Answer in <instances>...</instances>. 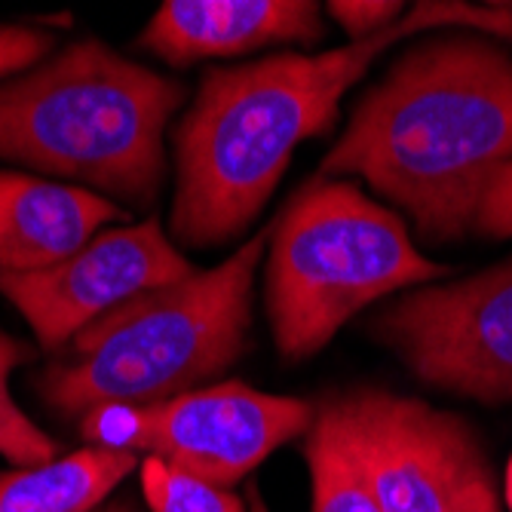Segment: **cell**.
Returning <instances> with one entry per match:
<instances>
[{"instance_id": "obj_3", "label": "cell", "mask_w": 512, "mask_h": 512, "mask_svg": "<svg viewBox=\"0 0 512 512\" xmlns=\"http://www.w3.org/2000/svg\"><path fill=\"white\" fill-rule=\"evenodd\" d=\"M188 89L102 40L0 83V160L151 206L166 178V126Z\"/></svg>"}, {"instance_id": "obj_10", "label": "cell", "mask_w": 512, "mask_h": 512, "mask_svg": "<svg viewBox=\"0 0 512 512\" xmlns=\"http://www.w3.org/2000/svg\"><path fill=\"white\" fill-rule=\"evenodd\" d=\"M126 209L80 184L0 172V270L37 273L80 252Z\"/></svg>"}, {"instance_id": "obj_11", "label": "cell", "mask_w": 512, "mask_h": 512, "mask_svg": "<svg viewBox=\"0 0 512 512\" xmlns=\"http://www.w3.org/2000/svg\"><path fill=\"white\" fill-rule=\"evenodd\" d=\"M138 463V454L86 445L43 467H16L0 473V512H92Z\"/></svg>"}, {"instance_id": "obj_9", "label": "cell", "mask_w": 512, "mask_h": 512, "mask_svg": "<svg viewBox=\"0 0 512 512\" xmlns=\"http://www.w3.org/2000/svg\"><path fill=\"white\" fill-rule=\"evenodd\" d=\"M322 7L313 0H166L142 31L145 50L169 65L246 56L273 43H319Z\"/></svg>"}, {"instance_id": "obj_13", "label": "cell", "mask_w": 512, "mask_h": 512, "mask_svg": "<svg viewBox=\"0 0 512 512\" xmlns=\"http://www.w3.org/2000/svg\"><path fill=\"white\" fill-rule=\"evenodd\" d=\"M31 359L34 350L25 341L0 332V454L16 463V467H43V463H53L59 454V445L10 396L13 368Z\"/></svg>"}, {"instance_id": "obj_16", "label": "cell", "mask_w": 512, "mask_h": 512, "mask_svg": "<svg viewBox=\"0 0 512 512\" xmlns=\"http://www.w3.org/2000/svg\"><path fill=\"white\" fill-rule=\"evenodd\" d=\"M148 433H151L148 405L114 402V405L92 408L80 417V436L89 448L145 454Z\"/></svg>"}, {"instance_id": "obj_2", "label": "cell", "mask_w": 512, "mask_h": 512, "mask_svg": "<svg viewBox=\"0 0 512 512\" xmlns=\"http://www.w3.org/2000/svg\"><path fill=\"white\" fill-rule=\"evenodd\" d=\"M509 160L512 59L485 37L448 34L408 50L365 92L319 175L365 178L442 243L473 227Z\"/></svg>"}, {"instance_id": "obj_8", "label": "cell", "mask_w": 512, "mask_h": 512, "mask_svg": "<svg viewBox=\"0 0 512 512\" xmlns=\"http://www.w3.org/2000/svg\"><path fill=\"white\" fill-rule=\"evenodd\" d=\"M148 454L221 488L243 482L276 448L307 436L316 405L240 381L209 384L148 405Z\"/></svg>"}, {"instance_id": "obj_7", "label": "cell", "mask_w": 512, "mask_h": 512, "mask_svg": "<svg viewBox=\"0 0 512 512\" xmlns=\"http://www.w3.org/2000/svg\"><path fill=\"white\" fill-rule=\"evenodd\" d=\"M191 273L197 267L178 252L160 221L145 218L102 230L56 267L0 270V295L28 319L40 350L56 353L114 307Z\"/></svg>"}, {"instance_id": "obj_5", "label": "cell", "mask_w": 512, "mask_h": 512, "mask_svg": "<svg viewBox=\"0 0 512 512\" xmlns=\"http://www.w3.org/2000/svg\"><path fill=\"white\" fill-rule=\"evenodd\" d=\"M451 270L414 249L405 221L344 178H310L273 221L267 316L276 350L319 353L362 307Z\"/></svg>"}, {"instance_id": "obj_12", "label": "cell", "mask_w": 512, "mask_h": 512, "mask_svg": "<svg viewBox=\"0 0 512 512\" xmlns=\"http://www.w3.org/2000/svg\"><path fill=\"white\" fill-rule=\"evenodd\" d=\"M304 460L310 467L313 509L310 512H384L378 494L371 491L350 448L338 436L332 417L316 405V421L304 442Z\"/></svg>"}, {"instance_id": "obj_1", "label": "cell", "mask_w": 512, "mask_h": 512, "mask_svg": "<svg viewBox=\"0 0 512 512\" xmlns=\"http://www.w3.org/2000/svg\"><path fill=\"white\" fill-rule=\"evenodd\" d=\"M473 28L512 40V4L424 0L387 31L319 56L279 53L206 71L194 105L172 132L178 246H221L261 215L295 148L329 132L344 92L384 50L417 31Z\"/></svg>"}, {"instance_id": "obj_4", "label": "cell", "mask_w": 512, "mask_h": 512, "mask_svg": "<svg viewBox=\"0 0 512 512\" xmlns=\"http://www.w3.org/2000/svg\"><path fill=\"white\" fill-rule=\"evenodd\" d=\"M270 230H258L227 261L138 295L68 344V359L34 378L40 399L62 417L99 405H157L200 390L246 350L252 289Z\"/></svg>"}, {"instance_id": "obj_22", "label": "cell", "mask_w": 512, "mask_h": 512, "mask_svg": "<svg viewBox=\"0 0 512 512\" xmlns=\"http://www.w3.org/2000/svg\"><path fill=\"white\" fill-rule=\"evenodd\" d=\"M506 503L512 509V457H509V467H506Z\"/></svg>"}, {"instance_id": "obj_17", "label": "cell", "mask_w": 512, "mask_h": 512, "mask_svg": "<svg viewBox=\"0 0 512 512\" xmlns=\"http://www.w3.org/2000/svg\"><path fill=\"white\" fill-rule=\"evenodd\" d=\"M405 4H390V0H335L329 4L332 19L350 34V43L375 37L402 19Z\"/></svg>"}, {"instance_id": "obj_20", "label": "cell", "mask_w": 512, "mask_h": 512, "mask_svg": "<svg viewBox=\"0 0 512 512\" xmlns=\"http://www.w3.org/2000/svg\"><path fill=\"white\" fill-rule=\"evenodd\" d=\"M92 512H138V509L132 503H126V500H114V503H105V506L92 509Z\"/></svg>"}, {"instance_id": "obj_6", "label": "cell", "mask_w": 512, "mask_h": 512, "mask_svg": "<svg viewBox=\"0 0 512 512\" xmlns=\"http://www.w3.org/2000/svg\"><path fill=\"white\" fill-rule=\"evenodd\" d=\"M417 378L482 402H512V258L402 295L371 322Z\"/></svg>"}, {"instance_id": "obj_15", "label": "cell", "mask_w": 512, "mask_h": 512, "mask_svg": "<svg viewBox=\"0 0 512 512\" xmlns=\"http://www.w3.org/2000/svg\"><path fill=\"white\" fill-rule=\"evenodd\" d=\"M399 512H500L488 454L479 451V457L463 460L460 470H451Z\"/></svg>"}, {"instance_id": "obj_14", "label": "cell", "mask_w": 512, "mask_h": 512, "mask_svg": "<svg viewBox=\"0 0 512 512\" xmlns=\"http://www.w3.org/2000/svg\"><path fill=\"white\" fill-rule=\"evenodd\" d=\"M145 500L154 512H246L243 497L203 476L172 467L169 460L148 454L138 463Z\"/></svg>"}, {"instance_id": "obj_18", "label": "cell", "mask_w": 512, "mask_h": 512, "mask_svg": "<svg viewBox=\"0 0 512 512\" xmlns=\"http://www.w3.org/2000/svg\"><path fill=\"white\" fill-rule=\"evenodd\" d=\"M53 50V34L40 28L0 25V80L19 71L37 68V62Z\"/></svg>"}, {"instance_id": "obj_21", "label": "cell", "mask_w": 512, "mask_h": 512, "mask_svg": "<svg viewBox=\"0 0 512 512\" xmlns=\"http://www.w3.org/2000/svg\"><path fill=\"white\" fill-rule=\"evenodd\" d=\"M249 506H252V512H270V509H267V503L261 500L258 488H252V491H249Z\"/></svg>"}, {"instance_id": "obj_19", "label": "cell", "mask_w": 512, "mask_h": 512, "mask_svg": "<svg viewBox=\"0 0 512 512\" xmlns=\"http://www.w3.org/2000/svg\"><path fill=\"white\" fill-rule=\"evenodd\" d=\"M473 230L494 240L512 237V160L500 166L494 178L488 181V188L476 209V218H473Z\"/></svg>"}]
</instances>
